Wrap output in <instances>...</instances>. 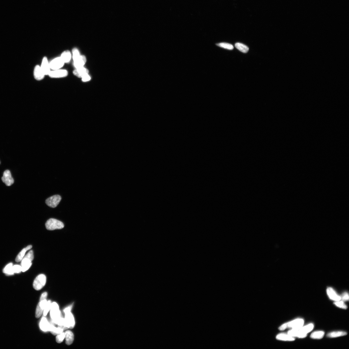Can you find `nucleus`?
Wrapping results in <instances>:
<instances>
[{
	"label": "nucleus",
	"mask_w": 349,
	"mask_h": 349,
	"mask_svg": "<svg viewBox=\"0 0 349 349\" xmlns=\"http://www.w3.org/2000/svg\"><path fill=\"white\" fill-rule=\"evenodd\" d=\"M65 335L66 343L67 345H70L74 340V336L73 333L70 330H68L64 333Z\"/></svg>",
	"instance_id": "6ab92c4d"
},
{
	"label": "nucleus",
	"mask_w": 349,
	"mask_h": 349,
	"mask_svg": "<svg viewBox=\"0 0 349 349\" xmlns=\"http://www.w3.org/2000/svg\"><path fill=\"white\" fill-rule=\"evenodd\" d=\"M60 57L65 63H69L72 58L71 52L68 50L64 51L62 53Z\"/></svg>",
	"instance_id": "4be33fe9"
},
{
	"label": "nucleus",
	"mask_w": 349,
	"mask_h": 349,
	"mask_svg": "<svg viewBox=\"0 0 349 349\" xmlns=\"http://www.w3.org/2000/svg\"><path fill=\"white\" fill-rule=\"evenodd\" d=\"M327 293L329 298L335 302L341 300L340 296L332 287H329L327 289Z\"/></svg>",
	"instance_id": "ddd939ff"
},
{
	"label": "nucleus",
	"mask_w": 349,
	"mask_h": 349,
	"mask_svg": "<svg viewBox=\"0 0 349 349\" xmlns=\"http://www.w3.org/2000/svg\"><path fill=\"white\" fill-rule=\"evenodd\" d=\"M324 332L322 331H316L312 333L310 336L311 338L314 339H321L323 338Z\"/></svg>",
	"instance_id": "393cba45"
},
{
	"label": "nucleus",
	"mask_w": 349,
	"mask_h": 349,
	"mask_svg": "<svg viewBox=\"0 0 349 349\" xmlns=\"http://www.w3.org/2000/svg\"><path fill=\"white\" fill-rule=\"evenodd\" d=\"M72 58L74 62H75L78 60L81 55L80 52L78 48H75L72 50Z\"/></svg>",
	"instance_id": "c85d7f7f"
},
{
	"label": "nucleus",
	"mask_w": 349,
	"mask_h": 349,
	"mask_svg": "<svg viewBox=\"0 0 349 349\" xmlns=\"http://www.w3.org/2000/svg\"><path fill=\"white\" fill-rule=\"evenodd\" d=\"M46 282V277L43 274H40L34 280L33 283V287L36 290L39 291L43 289L45 286Z\"/></svg>",
	"instance_id": "0eeeda50"
},
{
	"label": "nucleus",
	"mask_w": 349,
	"mask_h": 349,
	"mask_svg": "<svg viewBox=\"0 0 349 349\" xmlns=\"http://www.w3.org/2000/svg\"><path fill=\"white\" fill-rule=\"evenodd\" d=\"M82 79L83 82H88V81H90L91 80V78L90 76L88 74L84 76Z\"/></svg>",
	"instance_id": "c9c22d12"
},
{
	"label": "nucleus",
	"mask_w": 349,
	"mask_h": 349,
	"mask_svg": "<svg viewBox=\"0 0 349 349\" xmlns=\"http://www.w3.org/2000/svg\"><path fill=\"white\" fill-rule=\"evenodd\" d=\"M42 70L45 75H48L51 71L49 63L46 57H44L43 59L41 66Z\"/></svg>",
	"instance_id": "4468645a"
},
{
	"label": "nucleus",
	"mask_w": 349,
	"mask_h": 349,
	"mask_svg": "<svg viewBox=\"0 0 349 349\" xmlns=\"http://www.w3.org/2000/svg\"><path fill=\"white\" fill-rule=\"evenodd\" d=\"M304 323V321L303 319H296L290 322L283 324L279 327V330L283 331L287 328H289L291 329L297 328L303 326Z\"/></svg>",
	"instance_id": "7ed1b4c3"
},
{
	"label": "nucleus",
	"mask_w": 349,
	"mask_h": 349,
	"mask_svg": "<svg viewBox=\"0 0 349 349\" xmlns=\"http://www.w3.org/2000/svg\"><path fill=\"white\" fill-rule=\"evenodd\" d=\"M235 47L241 52L246 53L249 50V48L245 45L240 43H236L235 44Z\"/></svg>",
	"instance_id": "bb28decb"
},
{
	"label": "nucleus",
	"mask_w": 349,
	"mask_h": 349,
	"mask_svg": "<svg viewBox=\"0 0 349 349\" xmlns=\"http://www.w3.org/2000/svg\"><path fill=\"white\" fill-rule=\"evenodd\" d=\"M48 293L47 292H45L41 295L40 297V301H42L44 300H46L47 297Z\"/></svg>",
	"instance_id": "f704fd0d"
},
{
	"label": "nucleus",
	"mask_w": 349,
	"mask_h": 349,
	"mask_svg": "<svg viewBox=\"0 0 349 349\" xmlns=\"http://www.w3.org/2000/svg\"><path fill=\"white\" fill-rule=\"evenodd\" d=\"M46 228L48 230H52L63 228L64 225L63 222L54 218H50L46 223Z\"/></svg>",
	"instance_id": "39448f33"
},
{
	"label": "nucleus",
	"mask_w": 349,
	"mask_h": 349,
	"mask_svg": "<svg viewBox=\"0 0 349 349\" xmlns=\"http://www.w3.org/2000/svg\"><path fill=\"white\" fill-rule=\"evenodd\" d=\"M51 305V303L50 300L47 301L46 306L43 311V315L44 316L47 315L48 312L50 310Z\"/></svg>",
	"instance_id": "2f4dec72"
},
{
	"label": "nucleus",
	"mask_w": 349,
	"mask_h": 349,
	"mask_svg": "<svg viewBox=\"0 0 349 349\" xmlns=\"http://www.w3.org/2000/svg\"><path fill=\"white\" fill-rule=\"evenodd\" d=\"M216 45L219 47L229 50H232L234 48V47L232 45L225 43H217L216 44Z\"/></svg>",
	"instance_id": "cd10ccee"
},
{
	"label": "nucleus",
	"mask_w": 349,
	"mask_h": 349,
	"mask_svg": "<svg viewBox=\"0 0 349 349\" xmlns=\"http://www.w3.org/2000/svg\"><path fill=\"white\" fill-rule=\"evenodd\" d=\"M314 325L311 323L305 326L291 329L287 333L293 337L299 338H304L306 337L307 334L313 330Z\"/></svg>",
	"instance_id": "f257e3e1"
},
{
	"label": "nucleus",
	"mask_w": 349,
	"mask_h": 349,
	"mask_svg": "<svg viewBox=\"0 0 349 349\" xmlns=\"http://www.w3.org/2000/svg\"><path fill=\"white\" fill-rule=\"evenodd\" d=\"M45 75L40 66L39 65L36 66L34 71V76L35 79L38 81L42 80L44 78Z\"/></svg>",
	"instance_id": "2eb2a0df"
},
{
	"label": "nucleus",
	"mask_w": 349,
	"mask_h": 349,
	"mask_svg": "<svg viewBox=\"0 0 349 349\" xmlns=\"http://www.w3.org/2000/svg\"><path fill=\"white\" fill-rule=\"evenodd\" d=\"M340 297L341 300L344 302L348 301L349 300V295L347 292H344Z\"/></svg>",
	"instance_id": "473e14b6"
},
{
	"label": "nucleus",
	"mask_w": 349,
	"mask_h": 349,
	"mask_svg": "<svg viewBox=\"0 0 349 349\" xmlns=\"http://www.w3.org/2000/svg\"><path fill=\"white\" fill-rule=\"evenodd\" d=\"M87 62L86 57L84 55H81L80 57L76 61L74 62V66L76 69H78L84 67Z\"/></svg>",
	"instance_id": "a211bd4d"
},
{
	"label": "nucleus",
	"mask_w": 349,
	"mask_h": 349,
	"mask_svg": "<svg viewBox=\"0 0 349 349\" xmlns=\"http://www.w3.org/2000/svg\"><path fill=\"white\" fill-rule=\"evenodd\" d=\"M335 305L338 307L342 308V309H347L348 307L346 305L344 301H342L341 300L335 302L334 303Z\"/></svg>",
	"instance_id": "c756f323"
},
{
	"label": "nucleus",
	"mask_w": 349,
	"mask_h": 349,
	"mask_svg": "<svg viewBox=\"0 0 349 349\" xmlns=\"http://www.w3.org/2000/svg\"><path fill=\"white\" fill-rule=\"evenodd\" d=\"M34 259V252L33 251L31 250L23 258L21 261L22 271H26L30 268L32 264L31 262Z\"/></svg>",
	"instance_id": "20e7f679"
},
{
	"label": "nucleus",
	"mask_w": 349,
	"mask_h": 349,
	"mask_svg": "<svg viewBox=\"0 0 349 349\" xmlns=\"http://www.w3.org/2000/svg\"><path fill=\"white\" fill-rule=\"evenodd\" d=\"M72 307V306H69L63 310L65 315L64 318L69 328L70 329L74 328L75 326V318L71 312Z\"/></svg>",
	"instance_id": "423d86ee"
},
{
	"label": "nucleus",
	"mask_w": 349,
	"mask_h": 349,
	"mask_svg": "<svg viewBox=\"0 0 349 349\" xmlns=\"http://www.w3.org/2000/svg\"><path fill=\"white\" fill-rule=\"evenodd\" d=\"M50 322L48 321L47 319L44 317H43L40 323V329L43 332L49 331L50 326Z\"/></svg>",
	"instance_id": "f3484780"
},
{
	"label": "nucleus",
	"mask_w": 349,
	"mask_h": 349,
	"mask_svg": "<svg viewBox=\"0 0 349 349\" xmlns=\"http://www.w3.org/2000/svg\"><path fill=\"white\" fill-rule=\"evenodd\" d=\"M346 332L342 331L332 332L328 333L327 336L330 338H336L347 335Z\"/></svg>",
	"instance_id": "b1692460"
},
{
	"label": "nucleus",
	"mask_w": 349,
	"mask_h": 349,
	"mask_svg": "<svg viewBox=\"0 0 349 349\" xmlns=\"http://www.w3.org/2000/svg\"><path fill=\"white\" fill-rule=\"evenodd\" d=\"M13 269L14 273H19L22 271V267L21 265H14L13 266Z\"/></svg>",
	"instance_id": "72a5a7b5"
},
{
	"label": "nucleus",
	"mask_w": 349,
	"mask_h": 349,
	"mask_svg": "<svg viewBox=\"0 0 349 349\" xmlns=\"http://www.w3.org/2000/svg\"><path fill=\"white\" fill-rule=\"evenodd\" d=\"M65 338V335L64 332L56 336V342L58 343H62Z\"/></svg>",
	"instance_id": "7c9ffc66"
},
{
	"label": "nucleus",
	"mask_w": 349,
	"mask_h": 349,
	"mask_svg": "<svg viewBox=\"0 0 349 349\" xmlns=\"http://www.w3.org/2000/svg\"><path fill=\"white\" fill-rule=\"evenodd\" d=\"M89 70L87 69L84 67L78 69L73 71L74 75L80 78H82L84 76L88 74Z\"/></svg>",
	"instance_id": "dca6fc26"
},
{
	"label": "nucleus",
	"mask_w": 349,
	"mask_h": 349,
	"mask_svg": "<svg viewBox=\"0 0 349 349\" xmlns=\"http://www.w3.org/2000/svg\"><path fill=\"white\" fill-rule=\"evenodd\" d=\"M2 180L7 186H10L14 183V180L10 170H6L4 172Z\"/></svg>",
	"instance_id": "9b49d317"
},
{
	"label": "nucleus",
	"mask_w": 349,
	"mask_h": 349,
	"mask_svg": "<svg viewBox=\"0 0 349 349\" xmlns=\"http://www.w3.org/2000/svg\"><path fill=\"white\" fill-rule=\"evenodd\" d=\"M50 326L49 331L54 336L59 335L63 332V330L60 327H56L54 326V324L51 322H50Z\"/></svg>",
	"instance_id": "aec40b11"
},
{
	"label": "nucleus",
	"mask_w": 349,
	"mask_h": 349,
	"mask_svg": "<svg viewBox=\"0 0 349 349\" xmlns=\"http://www.w3.org/2000/svg\"><path fill=\"white\" fill-rule=\"evenodd\" d=\"M13 264L12 263H10L4 268L3 270V272L7 275H11L13 274L14 273L13 270Z\"/></svg>",
	"instance_id": "a878e982"
},
{
	"label": "nucleus",
	"mask_w": 349,
	"mask_h": 349,
	"mask_svg": "<svg viewBox=\"0 0 349 349\" xmlns=\"http://www.w3.org/2000/svg\"><path fill=\"white\" fill-rule=\"evenodd\" d=\"M64 63L60 57L52 60L49 63V65L51 69L55 70L60 69L63 66Z\"/></svg>",
	"instance_id": "6e6552de"
},
{
	"label": "nucleus",
	"mask_w": 349,
	"mask_h": 349,
	"mask_svg": "<svg viewBox=\"0 0 349 349\" xmlns=\"http://www.w3.org/2000/svg\"><path fill=\"white\" fill-rule=\"evenodd\" d=\"M276 339L278 340L284 341L292 342L295 340V338L288 333L279 334L277 336Z\"/></svg>",
	"instance_id": "412c9836"
},
{
	"label": "nucleus",
	"mask_w": 349,
	"mask_h": 349,
	"mask_svg": "<svg viewBox=\"0 0 349 349\" xmlns=\"http://www.w3.org/2000/svg\"><path fill=\"white\" fill-rule=\"evenodd\" d=\"M46 299L40 301L37 307L35 313L36 318H39L43 313V311L47 303Z\"/></svg>",
	"instance_id": "f8f14e48"
},
{
	"label": "nucleus",
	"mask_w": 349,
	"mask_h": 349,
	"mask_svg": "<svg viewBox=\"0 0 349 349\" xmlns=\"http://www.w3.org/2000/svg\"><path fill=\"white\" fill-rule=\"evenodd\" d=\"M50 313L51 322L57 324L58 320L62 316L57 303L54 302L51 303Z\"/></svg>",
	"instance_id": "f03ea898"
},
{
	"label": "nucleus",
	"mask_w": 349,
	"mask_h": 349,
	"mask_svg": "<svg viewBox=\"0 0 349 349\" xmlns=\"http://www.w3.org/2000/svg\"><path fill=\"white\" fill-rule=\"evenodd\" d=\"M32 245H30L28 246L25 248L23 249L18 254L17 257H16L15 259L16 261L17 262H19L21 261L24 257L26 251L31 249L32 248Z\"/></svg>",
	"instance_id": "5701e85b"
},
{
	"label": "nucleus",
	"mask_w": 349,
	"mask_h": 349,
	"mask_svg": "<svg viewBox=\"0 0 349 349\" xmlns=\"http://www.w3.org/2000/svg\"><path fill=\"white\" fill-rule=\"evenodd\" d=\"M68 74L66 70L60 69L51 71L48 75L51 78H65L68 76Z\"/></svg>",
	"instance_id": "9d476101"
},
{
	"label": "nucleus",
	"mask_w": 349,
	"mask_h": 349,
	"mask_svg": "<svg viewBox=\"0 0 349 349\" xmlns=\"http://www.w3.org/2000/svg\"><path fill=\"white\" fill-rule=\"evenodd\" d=\"M62 198L59 195H55L48 198L46 200V204L52 208H55L59 204Z\"/></svg>",
	"instance_id": "1a4fd4ad"
}]
</instances>
